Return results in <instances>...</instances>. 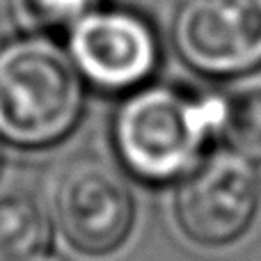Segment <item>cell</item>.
<instances>
[{"instance_id": "6da1fadb", "label": "cell", "mask_w": 261, "mask_h": 261, "mask_svg": "<svg viewBox=\"0 0 261 261\" xmlns=\"http://www.w3.org/2000/svg\"><path fill=\"white\" fill-rule=\"evenodd\" d=\"M87 83L50 35L0 46V142L25 151L64 142L83 119Z\"/></svg>"}, {"instance_id": "7a4b0ae2", "label": "cell", "mask_w": 261, "mask_h": 261, "mask_svg": "<svg viewBox=\"0 0 261 261\" xmlns=\"http://www.w3.org/2000/svg\"><path fill=\"white\" fill-rule=\"evenodd\" d=\"M218 96H193L161 83L128 92L113 119V144L122 165L151 184L172 181L195 167L213 138Z\"/></svg>"}, {"instance_id": "3957f363", "label": "cell", "mask_w": 261, "mask_h": 261, "mask_svg": "<svg viewBox=\"0 0 261 261\" xmlns=\"http://www.w3.org/2000/svg\"><path fill=\"white\" fill-rule=\"evenodd\" d=\"M170 39L179 60L213 81L261 69V0H184Z\"/></svg>"}, {"instance_id": "277c9868", "label": "cell", "mask_w": 261, "mask_h": 261, "mask_svg": "<svg viewBox=\"0 0 261 261\" xmlns=\"http://www.w3.org/2000/svg\"><path fill=\"white\" fill-rule=\"evenodd\" d=\"M53 213L67 245L83 257L122 250L135 227V197L126 179L101 161L64 167L55 184Z\"/></svg>"}, {"instance_id": "5b68a950", "label": "cell", "mask_w": 261, "mask_h": 261, "mask_svg": "<svg viewBox=\"0 0 261 261\" xmlns=\"http://www.w3.org/2000/svg\"><path fill=\"white\" fill-rule=\"evenodd\" d=\"M67 50L94 90L128 94L153 81L161 64V39L142 14L101 5L69 30Z\"/></svg>"}, {"instance_id": "8992f818", "label": "cell", "mask_w": 261, "mask_h": 261, "mask_svg": "<svg viewBox=\"0 0 261 261\" xmlns=\"http://www.w3.org/2000/svg\"><path fill=\"white\" fill-rule=\"evenodd\" d=\"M259 199L254 165L222 151L184 174L174 197L176 225L204 248L231 245L252 227Z\"/></svg>"}, {"instance_id": "52a82bcc", "label": "cell", "mask_w": 261, "mask_h": 261, "mask_svg": "<svg viewBox=\"0 0 261 261\" xmlns=\"http://www.w3.org/2000/svg\"><path fill=\"white\" fill-rule=\"evenodd\" d=\"M53 241L44 202L25 188L0 190V261H41Z\"/></svg>"}, {"instance_id": "ba28073f", "label": "cell", "mask_w": 261, "mask_h": 261, "mask_svg": "<svg viewBox=\"0 0 261 261\" xmlns=\"http://www.w3.org/2000/svg\"><path fill=\"white\" fill-rule=\"evenodd\" d=\"M218 142L225 151L259 165L261 163V87H245L218 96Z\"/></svg>"}, {"instance_id": "9c48e42d", "label": "cell", "mask_w": 261, "mask_h": 261, "mask_svg": "<svg viewBox=\"0 0 261 261\" xmlns=\"http://www.w3.org/2000/svg\"><path fill=\"white\" fill-rule=\"evenodd\" d=\"M12 16L32 35L69 32L81 18L106 5V0H9Z\"/></svg>"}, {"instance_id": "30bf717a", "label": "cell", "mask_w": 261, "mask_h": 261, "mask_svg": "<svg viewBox=\"0 0 261 261\" xmlns=\"http://www.w3.org/2000/svg\"><path fill=\"white\" fill-rule=\"evenodd\" d=\"M3 165H5V158H3V151H0V174H3Z\"/></svg>"}]
</instances>
